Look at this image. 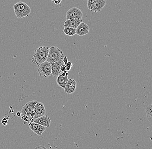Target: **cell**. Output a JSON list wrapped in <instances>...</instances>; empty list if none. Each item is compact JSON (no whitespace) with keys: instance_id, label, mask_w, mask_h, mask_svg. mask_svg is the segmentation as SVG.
<instances>
[{"instance_id":"cell-12","label":"cell","mask_w":152,"mask_h":149,"mask_svg":"<svg viewBox=\"0 0 152 149\" xmlns=\"http://www.w3.org/2000/svg\"><path fill=\"white\" fill-rule=\"evenodd\" d=\"M106 4L105 0H97L91 6L90 10L92 12L97 13L101 11Z\"/></svg>"},{"instance_id":"cell-1","label":"cell","mask_w":152,"mask_h":149,"mask_svg":"<svg viewBox=\"0 0 152 149\" xmlns=\"http://www.w3.org/2000/svg\"><path fill=\"white\" fill-rule=\"evenodd\" d=\"M49 48L50 47L47 46H40L35 50L32 58V62L33 64L39 66L46 61Z\"/></svg>"},{"instance_id":"cell-20","label":"cell","mask_w":152,"mask_h":149,"mask_svg":"<svg viewBox=\"0 0 152 149\" xmlns=\"http://www.w3.org/2000/svg\"><path fill=\"white\" fill-rule=\"evenodd\" d=\"M20 116L22 119H23L24 121H27L28 122H29V121H29V118L27 116L25 115L21 114Z\"/></svg>"},{"instance_id":"cell-7","label":"cell","mask_w":152,"mask_h":149,"mask_svg":"<svg viewBox=\"0 0 152 149\" xmlns=\"http://www.w3.org/2000/svg\"><path fill=\"white\" fill-rule=\"evenodd\" d=\"M34 116L33 120L38 118L44 116L45 114V109L42 102H37L34 108Z\"/></svg>"},{"instance_id":"cell-22","label":"cell","mask_w":152,"mask_h":149,"mask_svg":"<svg viewBox=\"0 0 152 149\" xmlns=\"http://www.w3.org/2000/svg\"><path fill=\"white\" fill-rule=\"evenodd\" d=\"M62 60L63 61L64 63V64L66 65L67 63L68 62V60H67V57H66V56H64V57Z\"/></svg>"},{"instance_id":"cell-21","label":"cell","mask_w":152,"mask_h":149,"mask_svg":"<svg viewBox=\"0 0 152 149\" xmlns=\"http://www.w3.org/2000/svg\"><path fill=\"white\" fill-rule=\"evenodd\" d=\"M61 71V72H64V71H66V66L65 64H63L60 67Z\"/></svg>"},{"instance_id":"cell-13","label":"cell","mask_w":152,"mask_h":149,"mask_svg":"<svg viewBox=\"0 0 152 149\" xmlns=\"http://www.w3.org/2000/svg\"><path fill=\"white\" fill-rule=\"evenodd\" d=\"M51 121V119L49 117L47 116H44L34 119L33 122L38 123L44 127H49Z\"/></svg>"},{"instance_id":"cell-6","label":"cell","mask_w":152,"mask_h":149,"mask_svg":"<svg viewBox=\"0 0 152 149\" xmlns=\"http://www.w3.org/2000/svg\"><path fill=\"white\" fill-rule=\"evenodd\" d=\"M83 17V14L79 8L73 7L66 12V20L70 19H81Z\"/></svg>"},{"instance_id":"cell-18","label":"cell","mask_w":152,"mask_h":149,"mask_svg":"<svg viewBox=\"0 0 152 149\" xmlns=\"http://www.w3.org/2000/svg\"><path fill=\"white\" fill-rule=\"evenodd\" d=\"M97 0H87V6L88 9H90L92 5Z\"/></svg>"},{"instance_id":"cell-15","label":"cell","mask_w":152,"mask_h":149,"mask_svg":"<svg viewBox=\"0 0 152 149\" xmlns=\"http://www.w3.org/2000/svg\"><path fill=\"white\" fill-rule=\"evenodd\" d=\"M68 80L67 76H63L61 74H60L57 77L56 82L59 86L64 89Z\"/></svg>"},{"instance_id":"cell-25","label":"cell","mask_w":152,"mask_h":149,"mask_svg":"<svg viewBox=\"0 0 152 149\" xmlns=\"http://www.w3.org/2000/svg\"><path fill=\"white\" fill-rule=\"evenodd\" d=\"M61 74L63 76H65V73H64V72L63 73H62Z\"/></svg>"},{"instance_id":"cell-23","label":"cell","mask_w":152,"mask_h":149,"mask_svg":"<svg viewBox=\"0 0 152 149\" xmlns=\"http://www.w3.org/2000/svg\"><path fill=\"white\" fill-rule=\"evenodd\" d=\"M62 0H54V2L55 4L58 5L61 3Z\"/></svg>"},{"instance_id":"cell-4","label":"cell","mask_w":152,"mask_h":149,"mask_svg":"<svg viewBox=\"0 0 152 149\" xmlns=\"http://www.w3.org/2000/svg\"><path fill=\"white\" fill-rule=\"evenodd\" d=\"M37 101L32 100L29 101L23 107L21 114L25 115L29 118V122H33L34 116V108Z\"/></svg>"},{"instance_id":"cell-3","label":"cell","mask_w":152,"mask_h":149,"mask_svg":"<svg viewBox=\"0 0 152 149\" xmlns=\"http://www.w3.org/2000/svg\"><path fill=\"white\" fill-rule=\"evenodd\" d=\"M64 55L58 47L57 46H52L49 48L46 61L50 63L58 61L61 60H63Z\"/></svg>"},{"instance_id":"cell-17","label":"cell","mask_w":152,"mask_h":149,"mask_svg":"<svg viewBox=\"0 0 152 149\" xmlns=\"http://www.w3.org/2000/svg\"><path fill=\"white\" fill-rule=\"evenodd\" d=\"M147 119L149 121H152V105H148L145 109Z\"/></svg>"},{"instance_id":"cell-26","label":"cell","mask_w":152,"mask_h":149,"mask_svg":"<svg viewBox=\"0 0 152 149\" xmlns=\"http://www.w3.org/2000/svg\"><path fill=\"white\" fill-rule=\"evenodd\" d=\"M68 75V72H66V73H65V76H67Z\"/></svg>"},{"instance_id":"cell-27","label":"cell","mask_w":152,"mask_h":149,"mask_svg":"<svg viewBox=\"0 0 152 149\" xmlns=\"http://www.w3.org/2000/svg\"><path fill=\"white\" fill-rule=\"evenodd\" d=\"M51 1H54V0H51Z\"/></svg>"},{"instance_id":"cell-14","label":"cell","mask_w":152,"mask_h":149,"mask_svg":"<svg viewBox=\"0 0 152 149\" xmlns=\"http://www.w3.org/2000/svg\"><path fill=\"white\" fill-rule=\"evenodd\" d=\"M83 22L82 19H70L66 20L64 23V27H71L76 29L80 23Z\"/></svg>"},{"instance_id":"cell-10","label":"cell","mask_w":152,"mask_h":149,"mask_svg":"<svg viewBox=\"0 0 152 149\" xmlns=\"http://www.w3.org/2000/svg\"><path fill=\"white\" fill-rule=\"evenodd\" d=\"M77 87V82L74 79H68L67 84L64 88V92L65 93L71 94L74 93Z\"/></svg>"},{"instance_id":"cell-19","label":"cell","mask_w":152,"mask_h":149,"mask_svg":"<svg viewBox=\"0 0 152 149\" xmlns=\"http://www.w3.org/2000/svg\"><path fill=\"white\" fill-rule=\"evenodd\" d=\"M73 64L71 62H68L66 63V71L68 72L71 70V68L73 66Z\"/></svg>"},{"instance_id":"cell-5","label":"cell","mask_w":152,"mask_h":149,"mask_svg":"<svg viewBox=\"0 0 152 149\" xmlns=\"http://www.w3.org/2000/svg\"><path fill=\"white\" fill-rule=\"evenodd\" d=\"M38 73L40 76L47 77L52 76L51 63L46 61L41 63L38 66Z\"/></svg>"},{"instance_id":"cell-8","label":"cell","mask_w":152,"mask_h":149,"mask_svg":"<svg viewBox=\"0 0 152 149\" xmlns=\"http://www.w3.org/2000/svg\"><path fill=\"white\" fill-rule=\"evenodd\" d=\"M63 64H64L62 60L51 63L52 76L57 78L58 75L61 74V71L60 67Z\"/></svg>"},{"instance_id":"cell-16","label":"cell","mask_w":152,"mask_h":149,"mask_svg":"<svg viewBox=\"0 0 152 149\" xmlns=\"http://www.w3.org/2000/svg\"><path fill=\"white\" fill-rule=\"evenodd\" d=\"M64 33L67 36H73L76 34V29L71 27H65L64 29Z\"/></svg>"},{"instance_id":"cell-2","label":"cell","mask_w":152,"mask_h":149,"mask_svg":"<svg viewBox=\"0 0 152 149\" xmlns=\"http://www.w3.org/2000/svg\"><path fill=\"white\" fill-rule=\"evenodd\" d=\"M14 9L15 15L18 19L28 17L31 12V8L28 5L22 1L14 4Z\"/></svg>"},{"instance_id":"cell-9","label":"cell","mask_w":152,"mask_h":149,"mask_svg":"<svg viewBox=\"0 0 152 149\" xmlns=\"http://www.w3.org/2000/svg\"><path fill=\"white\" fill-rule=\"evenodd\" d=\"M28 126L30 129L40 136L42 135V133L45 130L44 126L34 122H28Z\"/></svg>"},{"instance_id":"cell-11","label":"cell","mask_w":152,"mask_h":149,"mask_svg":"<svg viewBox=\"0 0 152 149\" xmlns=\"http://www.w3.org/2000/svg\"><path fill=\"white\" fill-rule=\"evenodd\" d=\"M90 30L88 25L82 22L76 29V34L80 36H85L88 34Z\"/></svg>"},{"instance_id":"cell-24","label":"cell","mask_w":152,"mask_h":149,"mask_svg":"<svg viewBox=\"0 0 152 149\" xmlns=\"http://www.w3.org/2000/svg\"><path fill=\"white\" fill-rule=\"evenodd\" d=\"M21 115V113L20 112H18L17 113V115L18 116H20Z\"/></svg>"}]
</instances>
